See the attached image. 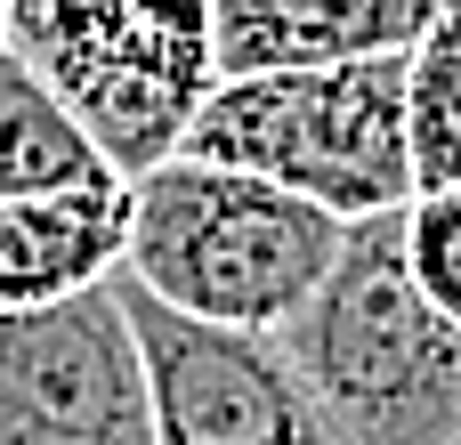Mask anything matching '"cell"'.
Masks as SVG:
<instances>
[{"label": "cell", "instance_id": "3957f363", "mask_svg": "<svg viewBox=\"0 0 461 445\" xmlns=\"http://www.w3.org/2000/svg\"><path fill=\"white\" fill-rule=\"evenodd\" d=\"M178 154L267 178L324 219L357 227L413 203V146H405V57L365 65H300V73H243L203 97Z\"/></svg>", "mask_w": 461, "mask_h": 445}, {"label": "cell", "instance_id": "ba28073f", "mask_svg": "<svg viewBox=\"0 0 461 445\" xmlns=\"http://www.w3.org/2000/svg\"><path fill=\"white\" fill-rule=\"evenodd\" d=\"M122 235H130V178L0 203V316L97 292L122 268Z\"/></svg>", "mask_w": 461, "mask_h": 445}, {"label": "cell", "instance_id": "7a4b0ae2", "mask_svg": "<svg viewBox=\"0 0 461 445\" xmlns=\"http://www.w3.org/2000/svg\"><path fill=\"white\" fill-rule=\"evenodd\" d=\"M276 341L340 445H461V324L413 292L397 211L340 235L332 276Z\"/></svg>", "mask_w": 461, "mask_h": 445}, {"label": "cell", "instance_id": "277c9868", "mask_svg": "<svg viewBox=\"0 0 461 445\" xmlns=\"http://www.w3.org/2000/svg\"><path fill=\"white\" fill-rule=\"evenodd\" d=\"M8 49L122 178L170 162L219 89L211 0H8Z\"/></svg>", "mask_w": 461, "mask_h": 445}, {"label": "cell", "instance_id": "9c48e42d", "mask_svg": "<svg viewBox=\"0 0 461 445\" xmlns=\"http://www.w3.org/2000/svg\"><path fill=\"white\" fill-rule=\"evenodd\" d=\"M97 178H122V170L89 146V130L57 105V89L16 49H0V203L97 186Z\"/></svg>", "mask_w": 461, "mask_h": 445}, {"label": "cell", "instance_id": "8992f818", "mask_svg": "<svg viewBox=\"0 0 461 445\" xmlns=\"http://www.w3.org/2000/svg\"><path fill=\"white\" fill-rule=\"evenodd\" d=\"M122 308L146 365L154 445H340L276 332L186 324L138 284H122Z\"/></svg>", "mask_w": 461, "mask_h": 445}, {"label": "cell", "instance_id": "7c38bea8", "mask_svg": "<svg viewBox=\"0 0 461 445\" xmlns=\"http://www.w3.org/2000/svg\"><path fill=\"white\" fill-rule=\"evenodd\" d=\"M0 49H8V0H0Z\"/></svg>", "mask_w": 461, "mask_h": 445}, {"label": "cell", "instance_id": "30bf717a", "mask_svg": "<svg viewBox=\"0 0 461 445\" xmlns=\"http://www.w3.org/2000/svg\"><path fill=\"white\" fill-rule=\"evenodd\" d=\"M405 146L413 195L461 186V0L405 49Z\"/></svg>", "mask_w": 461, "mask_h": 445}, {"label": "cell", "instance_id": "8fae6325", "mask_svg": "<svg viewBox=\"0 0 461 445\" xmlns=\"http://www.w3.org/2000/svg\"><path fill=\"white\" fill-rule=\"evenodd\" d=\"M397 235H405V276L413 292L461 324V186H429L397 211Z\"/></svg>", "mask_w": 461, "mask_h": 445}, {"label": "cell", "instance_id": "6da1fadb", "mask_svg": "<svg viewBox=\"0 0 461 445\" xmlns=\"http://www.w3.org/2000/svg\"><path fill=\"white\" fill-rule=\"evenodd\" d=\"M340 235H348L340 219H324L316 203H300L267 178L170 154L130 178L122 268L154 308H170L186 324L284 332L332 276Z\"/></svg>", "mask_w": 461, "mask_h": 445}, {"label": "cell", "instance_id": "5b68a950", "mask_svg": "<svg viewBox=\"0 0 461 445\" xmlns=\"http://www.w3.org/2000/svg\"><path fill=\"white\" fill-rule=\"evenodd\" d=\"M0 445H154L138 332L113 284L0 316Z\"/></svg>", "mask_w": 461, "mask_h": 445}, {"label": "cell", "instance_id": "52a82bcc", "mask_svg": "<svg viewBox=\"0 0 461 445\" xmlns=\"http://www.w3.org/2000/svg\"><path fill=\"white\" fill-rule=\"evenodd\" d=\"M454 0H211L219 81L405 57Z\"/></svg>", "mask_w": 461, "mask_h": 445}]
</instances>
